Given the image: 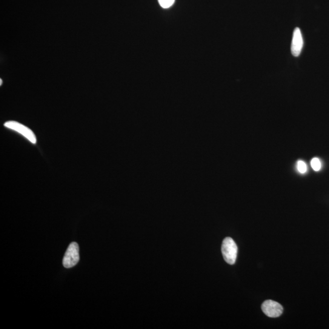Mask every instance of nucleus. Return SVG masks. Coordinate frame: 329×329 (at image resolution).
<instances>
[{"label":"nucleus","mask_w":329,"mask_h":329,"mask_svg":"<svg viewBox=\"0 0 329 329\" xmlns=\"http://www.w3.org/2000/svg\"><path fill=\"white\" fill-rule=\"evenodd\" d=\"M222 251L225 261L230 265L235 264L238 253V248L233 239L227 237L223 240Z\"/></svg>","instance_id":"1"},{"label":"nucleus","mask_w":329,"mask_h":329,"mask_svg":"<svg viewBox=\"0 0 329 329\" xmlns=\"http://www.w3.org/2000/svg\"><path fill=\"white\" fill-rule=\"evenodd\" d=\"M79 246L76 242L71 243L66 251L63 265L66 268H70L77 265L79 260Z\"/></svg>","instance_id":"2"},{"label":"nucleus","mask_w":329,"mask_h":329,"mask_svg":"<svg viewBox=\"0 0 329 329\" xmlns=\"http://www.w3.org/2000/svg\"><path fill=\"white\" fill-rule=\"evenodd\" d=\"M4 126L6 128L10 129V130L15 131L17 133L21 134V135L25 137L26 139L29 140L32 144H36L37 139L35 134H34L32 130L25 127L24 125L17 122L10 121L6 122Z\"/></svg>","instance_id":"3"},{"label":"nucleus","mask_w":329,"mask_h":329,"mask_svg":"<svg viewBox=\"0 0 329 329\" xmlns=\"http://www.w3.org/2000/svg\"><path fill=\"white\" fill-rule=\"evenodd\" d=\"M262 310L270 317H279L283 313V307L279 303L273 300H265L262 305Z\"/></svg>","instance_id":"4"},{"label":"nucleus","mask_w":329,"mask_h":329,"mask_svg":"<svg viewBox=\"0 0 329 329\" xmlns=\"http://www.w3.org/2000/svg\"><path fill=\"white\" fill-rule=\"evenodd\" d=\"M304 41L302 36L301 31L299 28H296L294 31L292 43H291V53L294 57H298L301 53Z\"/></svg>","instance_id":"5"},{"label":"nucleus","mask_w":329,"mask_h":329,"mask_svg":"<svg viewBox=\"0 0 329 329\" xmlns=\"http://www.w3.org/2000/svg\"><path fill=\"white\" fill-rule=\"evenodd\" d=\"M311 167L314 171H318L322 167L321 162L318 158H313L311 161Z\"/></svg>","instance_id":"6"},{"label":"nucleus","mask_w":329,"mask_h":329,"mask_svg":"<svg viewBox=\"0 0 329 329\" xmlns=\"http://www.w3.org/2000/svg\"><path fill=\"white\" fill-rule=\"evenodd\" d=\"M297 168L299 172L301 174H305L307 171V166L305 163L302 161L297 162Z\"/></svg>","instance_id":"7"},{"label":"nucleus","mask_w":329,"mask_h":329,"mask_svg":"<svg viewBox=\"0 0 329 329\" xmlns=\"http://www.w3.org/2000/svg\"><path fill=\"white\" fill-rule=\"evenodd\" d=\"M158 1L163 8H168L173 5L175 0H158Z\"/></svg>","instance_id":"8"},{"label":"nucleus","mask_w":329,"mask_h":329,"mask_svg":"<svg viewBox=\"0 0 329 329\" xmlns=\"http://www.w3.org/2000/svg\"><path fill=\"white\" fill-rule=\"evenodd\" d=\"M0 81H1V85H2V80L1 79V80H0Z\"/></svg>","instance_id":"9"}]
</instances>
